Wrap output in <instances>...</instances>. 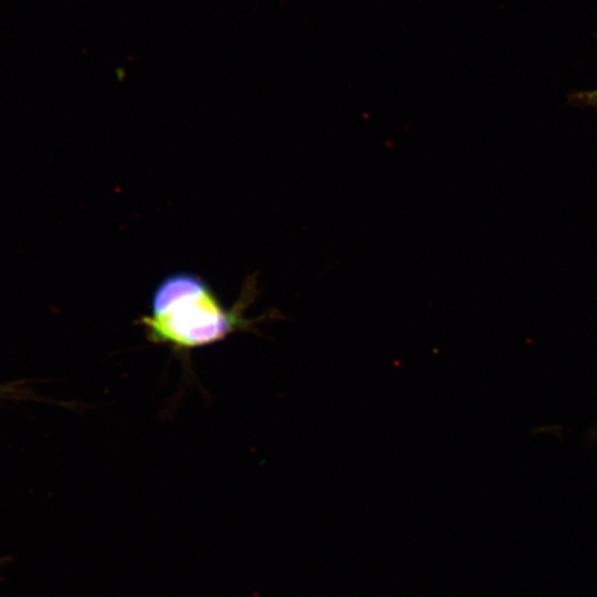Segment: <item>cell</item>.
<instances>
[{"mask_svg": "<svg viewBox=\"0 0 597 597\" xmlns=\"http://www.w3.org/2000/svg\"><path fill=\"white\" fill-rule=\"evenodd\" d=\"M256 275L247 277L240 297L226 307L198 274L172 273L156 286L149 313L137 324L146 338L174 350L187 352L213 345L240 331H251L263 317L249 320L247 308L258 295Z\"/></svg>", "mask_w": 597, "mask_h": 597, "instance_id": "obj_1", "label": "cell"}, {"mask_svg": "<svg viewBox=\"0 0 597 597\" xmlns=\"http://www.w3.org/2000/svg\"><path fill=\"white\" fill-rule=\"evenodd\" d=\"M569 102L576 106L597 107V87L573 93L569 96Z\"/></svg>", "mask_w": 597, "mask_h": 597, "instance_id": "obj_2", "label": "cell"}]
</instances>
